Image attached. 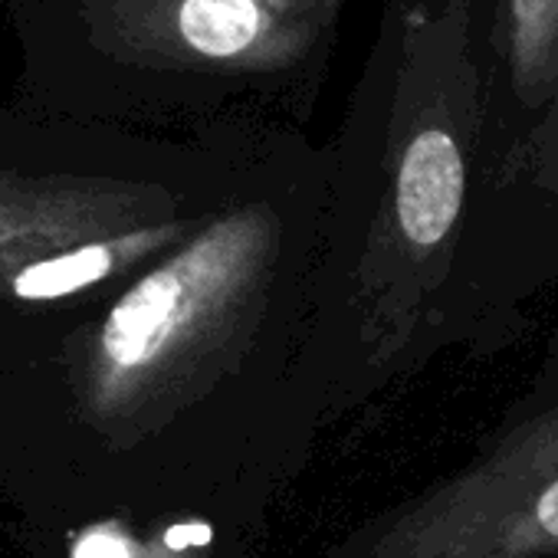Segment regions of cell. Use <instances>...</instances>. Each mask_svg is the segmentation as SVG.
I'll return each instance as SVG.
<instances>
[{"label": "cell", "mask_w": 558, "mask_h": 558, "mask_svg": "<svg viewBox=\"0 0 558 558\" xmlns=\"http://www.w3.org/2000/svg\"><path fill=\"white\" fill-rule=\"evenodd\" d=\"M214 210L181 217V220H168V223H158V227H145V230H135V233L109 236V240H93V243L44 256V259L24 266L11 279L8 290H4V300L50 303V300H63V296H73V293L102 287L116 276H135L148 263H155L158 256H165L168 250L184 243Z\"/></svg>", "instance_id": "obj_7"}, {"label": "cell", "mask_w": 558, "mask_h": 558, "mask_svg": "<svg viewBox=\"0 0 558 558\" xmlns=\"http://www.w3.org/2000/svg\"><path fill=\"white\" fill-rule=\"evenodd\" d=\"M345 0H21L31 80L96 116L313 102Z\"/></svg>", "instance_id": "obj_3"}, {"label": "cell", "mask_w": 558, "mask_h": 558, "mask_svg": "<svg viewBox=\"0 0 558 558\" xmlns=\"http://www.w3.org/2000/svg\"><path fill=\"white\" fill-rule=\"evenodd\" d=\"M263 129L227 122L201 145H158L0 116V300L44 256L214 210Z\"/></svg>", "instance_id": "obj_4"}, {"label": "cell", "mask_w": 558, "mask_h": 558, "mask_svg": "<svg viewBox=\"0 0 558 558\" xmlns=\"http://www.w3.org/2000/svg\"><path fill=\"white\" fill-rule=\"evenodd\" d=\"M489 109L480 181L499 168L558 93V0H493Z\"/></svg>", "instance_id": "obj_5"}, {"label": "cell", "mask_w": 558, "mask_h": 558, "mask_svg": "<svg viewBox=\"0 0 558 558\" xmlns=\"http://www.w3.org/2000/svg\"><path fill=\"white\" fill-rule=\"evenodd\" d=\"M493 0H385L339 145L306 381L319 417L375 395L466 319Z\"/></svg>", "instance_id": "obj_2"}, {"label": "cell", "mask_w": 558, "mask_h": 558, "mask_svg": "<svg viewBox=\"0 0 558 558\" xmlns=\"http://www.w3.org/2000/svg\"><path fill=\"white\" fill-rule=\"evenodd\" d=\"M210 542V522H178L155 538H142L122 522H96L73 538L70 558H207Z\"/></svg>", "instance_id": "obj_8"}, {"label": "cell", "mask_w": 558, "mask_h": 558, "mask_svg": "<svg viewBox=\"0 0 558 558\" xmlns=\"http://www.w3.org/2000/svg\"><path fill=\"white\" fill-rule=\"evenodd\" d=\"M535 525H538L551 542H558V480L548 483V489L538 496V502H535Z\"/></svg>", "instance_id": "obj_9"}, {"label": "cell", "mask_w": 558, "mask_h": 558, "mask_svg": "<svg viewBox=\"0 0 558 558\" xmlns=\"http://www.w3.org/2000/svg\"><path fill=\"white\" fill-rule=\"evenodd\" d=\"M329 148L266 125L223 204L76 336L73 395L116 450L184 434L207 489L259 483L319 424L306 381Z\"/></svg>", "instance_id": "obj_1"}, {"label": "cell", "mask_w": 558, "mask_h": 558, "mask_svg": "<svg viewBox=\"0 0 558 558\" xmlns=\"http://www.w3.org/2000/svg\"><path fill=\"white\" fill-rule=\"evenodd\" d=\"M509 230L558 233V93L519 148L480 181L470 272Z\"/></svg>", "instance_id": "obj_6"}]
</instances>
